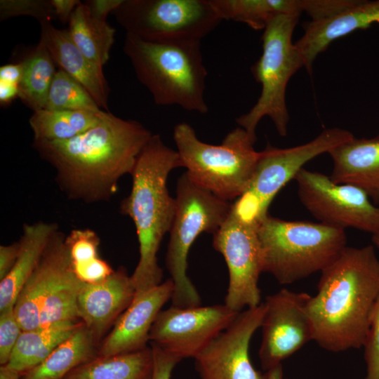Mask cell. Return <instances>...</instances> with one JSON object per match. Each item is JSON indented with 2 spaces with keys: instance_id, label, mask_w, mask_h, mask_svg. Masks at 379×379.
Here are the masks:
<instances>
[{
  "instance_id": "1",
  "label": "cell",
  "mask_w": 379,
  "mask_h": 379,
  "mask_svg": "<svg viewBox=\"0 0 379 379\" xmlns=\"http://www.w3.org/2000/svg\"><path fill=\"white\" fill-rule=\"evenodd\" d=\"M152 135L140 122L104 111L100 121L80 135L34 140L32 147L55 169V182L69 199L93 204L110 201Z\"/></svg>"
},
{
  "instance_id": "2",
  "label": "cell",
  "mask_w": 379,
  "mask_h": 379,
  "mask_svg": "<svg viewBox=\"0 0 379 379\" xmlns=\"http://www.w3.org/2000/svg\"><path fill=\"white\" fill-rule=\"evenodd\" d=\"M379 295V259L372 245L346 246L321 272L307 311L313 340L332 352L363 347Z\"/></svg>"
},
{
  "instance_id": "3",
  "label": "cell",
  "mask_w": 379,
  "mask_h": 379,
  "mask_svg": "<svg viewBox=\"0 0 379 379\" xmlns=\"http://www.w3.org/2000/svg\"><path fill=\"white\" fill-rule=\"evenodd\" d=\"M178 167L182 165L177 150L166 145L159 135L152 134L131 173V192L121 201L119 211L133 222L139 244V260L131 275L136 293L162 283L157 253L164 235L171 230L176 208L167 179Z\"/></svg>"
},
{
  "instance_id": "4",
  "label": "cell",
  "mask_w": 379,
  "mask_h": 379,
  "mask_svg": "<svg viewBox=\"0 0 379 379\" xmlns=\"http://www.w3.org/2000/svg\"><path fill=\"white\" fill-rule=\"evenodd\" d=\"M124 51L157 105L201 114L208 111L201 41L152 42L126 33Z\"/></svg>"
},
{
  "instance_id": "5",
  "label": "cell",
  "mask_w": 379,
  "mask_h": 379,
  "mask_svg": "<svg viewBox=\"0 0 379 379\" xmlns=\"http://www.w3.org/2000/svg\"><path fill=\"white\" fill-rule=\"evenodd\" d=\"M258 235L263 272L282 285L321 272L347 246L343 229L319 222L284 220L270 214L260 223Z\"/></svg>"
},
{
  "instance_id": "6",
  "label": "cell",
  "mask_w": 379,
  "mask_h": 379,
  "mask_svg": "<svg viewBox=\"0 0 379 379\" xmlns=\"http://www.w3.org/2000/svg\"><path fill=\"white\" fill-rule=\"evenodd\" d=\"M173 139L182 167L195 184L231 202L246 192L260 152L243 128H235L215 145L200 140L193 128L182 122L175 126Z\"/></svg>"
},
{
  "instance_id": "7",
  "label": "cell",
  "mask_w": 379,
  "mask_h": 379,
  "mask_svg": "<svg viewBox=\"0 0 379 379\" xmlns=\"http://www.w3.org/2000/svg\"><path fill=\"white\" fill-rule=\"evenodd\" d=\"M175 213L169 232L165 264L174 284L172 306L201 305V297L187 275L191 246L203 232L218 231L227 220L232 202L224 200L192 182L185 173L176 187Z\"/></svg>"
},
{
  "instance_id": "8",
  "label": "cell",
  "mask_w": 379,
  "mask_h": 379,
  "mask_svg": "<svg viewBox=\"0 0 379 379\" xmlns=\"http://www.w3.org/2000/svg\"><path fill=\"white\" fill-rule=\"evenodd\" d=\"M299 15H279L263 29L262 52L251 67L256 81L261 85L259 98L252 108L236 121L256 142V127L265 117L272 121L278 133L287 135L289 115L286 102L287 84L302 67V55L292 41Z\"/></svg>"
},
{
  "instance_id": "9",
  "label": "cell",
  "mask_w": 379,
  "mask_h": 379,
  "mask_svg": "<svg viewBox=\"0 0 379 379\" xmlns=\"http://www.w3.org/2000/svg\"><path fill=\"white\" fill-rule=\"evenodd\" d=\"M354 137L350 131L335 127L295 147L277 148L268 145L260 152L248 187L232 202L231 213L244 222L258 227L269 215L274 198L307 162Z\"/></svg>"
},
{
  "instance_id": "10",
  "label": "cell",
  "mask_w": 379,
  "mask_h": 379,
  "mask_svg": "<svg viewBox=\"0 0 379 379\" xmlns=\"http://www.w3.org/2000/svg\"><path fill=\"white\" fill-rule=\"evenodd\" d=\"M113 14L126 33L152 42L201 41L222 21L209 0H123Z\"/></svg>"
},
{
  "instance_id": "11",
  "label": "cell",
  "mask_w": 379,
  "mask_h": 379,
  "mask_svg": "<svg viewBox=\"0 0 379 379\" xmlns=\"http://www.w3.org/2000/svg\"><path fill=\"white\" fill-rule=\"evenodd\" d=\"M294 179L300 202L319 222L379 233V205L359 187L335 183L326 175L304 168Z\"/></svg>"
},
{
  "instance_id": "12",
  "label": "cell",
  "mask_w": 379,
  "mask_h": 379,
  "mask_svg": "<svg viewBox=\"0 0 379 379\" xmlns=\"http://www.w3.org/2000/svg\"><path fill=\"white\" fill-rule=\"evenodd\" d=\"M213 246L223 256L229 272L225 304L237 312L259 305L263 257L258 227L242 222L230 211L213 234Z\"/></svg>"
},
{
  "instance_id": "13",
  "label": "cell",
  "mask_w": 379,
  "mask_h": 379,
  "mask_svg": "<svg viewBox=\"0 0 379 379\" xmlns=\"http://www.w3.org/2000/svg\"><path fill=\"white\" fill-rule=\"evenodd\" d=\"M239 313L225 304L192 307L171 305L158 314L149 332V343L180 361L194 359Z\"/></svg>"
},
{
  "instance_id": "14",
  "label": "cell",
  "mask_w": 379,
  "mask_h": 379,
  "mask_svg": "<svg viewBox=\"0 0 379 379\" xmlns=\"http://www.w3.org/2000/svg\"><path fill=\"white\" fill-rule=\"evenodd\" d=\"M310 295L286 288L265 297L258 355L268 370L313 340V329L307 311Z\"/></svg>"
},
{
  "instance_id": "15",
  "label": "cell",
  "mask_w": 379,
  "mask_h": 379,
  "mask_svg": "<svg viewBox=\"0 0 379 379\" xmlns=\"http://www.w3.org/2000/svg\"><path fill=\"white\" fill-rule=\"evenodd\" d=\"M263 302L240 312L231 324L195 358L200 379H266L253 366L249 345L261 326Z\"/></svg>"
},
{
  "instance_id": "16",
  "label": "cell",
  "mask_w": 379,
  "mask_h": 379,
  "mask_svg": "<svg viewBox=\"0 0 379 379\" xmlns=\"http://www.w3.org/2000/svg\"><path fill=\"white\" fill-rule=\"evenodd\" d=\"M173 291V282L169 279L136 293L98 348V356L128 353L147 347L152 326L163 306L171 299Z\"/></svg>"
},
{
  "instance_id": "17",
  "label": "cell",
  "mask_w": 379,
  "mask_h": 379,
  "mask_svg": "<svg viewBox=\"0 0 379 379\" xmlns=\"http://www.w3.org/2000/svg\"><path fill=\"white\" fill-rule=\"evenodd\" d=\"M135 293L131 276L119 267L102 281L83 284L77 302L78 317L99 343L131 305Z\"/></svg>"
},
{
  "instance_id": "18",
  "label": "cell",
  "mask_w": 379,
  "mask_h": 379,
  "mask_svg": "<svg viewBox=\"0 0 379 379\" xmlns=\"http://www.w3.org/2000/svg\"><path fill=\"white\" fill-rule=\"evenodd\" d=\"M379 24V0H356L350 7L330 17L311 20L305 26L303 35L295 43L310 73L317 56L335 40L354 31Z\"/></svg>"
},
{
  "instance_id": "19",
  "label": "cell",
  "mask_w": 379,
  "mask_h": 379,
  "mask_svg": "<svg viewBox=\"0 0 379 379\" xmlns=\"http://www.w3.org/2000/svg\"><path fill=\"white\" fill-rule=\"evenodd\" d=\"M41 36L56 65L89 93L101 109L109 112V88L103 68L88 60L73 41L68 29L55 27L50 20L40 22Z\"/></svg>"
},
{
  "instance_id": "20",
  "label": "cell",
  "mask_w": 379,
  "mask_h": 379,
  "mask_svg": "<svg viewBox=\"0 0 379 379\" xmlns=\"http://www.w3.org/2000/svg\"><path fill=\"white\" fill-rule=\"evenodd\" d=\"M328 154L333 163L331 180L359 187L379 205V135L354 137Z\"/></svg>"
},
{
  "instance_id": "21",
  "label": "cell",
  "mask_w": 379,
  "mask_h": 379,
  "mask_svg": "<svg viewBox=\"0 0 379 379\" xmlns=\"http://www.w3.org/2000/svg\"><path fill=\"white\" fill-rule=\"evenodd\" d=\"M59 226L53 222L25 223L20 238V252L10 273L0 281V312L13 308L25 283L41 260Z\"/></svg>"
},
{
  "instance_id": "22",
  "label": "cell",
  "mask_w": 379,
  "mask_h": 379,
  "mask_svg": "<svg viewBox=\"0 0 379 379\" xmlns=\"http://www.w3.org/2000/svg\"><path fill=\"white\" fill-rule=\"evenodd\" d=\"M61 240L48 288L43 302L40 326L63 321H81L77 314V302L83 285L75 275L65 243Z\"/></svg>"
},
{
  "instance_id": "23",
  "label": "cell",
  "mask_w": 379,
  "mask_h": 379,
  "mask_svg": "<svg viewBox=\"0 0 379 379\" xmlns=\"http://www.w3.org/2000/svg\"><path fill=\"white\" fill-rule=\"evenodd\" d=\"M98 343L81 322L41 363L21 374V379H63L77 367L98 357Z\"/></svg>"
},
{
  "instance_id": "24",
  "label": "cell",
  "mask_w": 379,
  "mask_h": 379,
  "mask_svg": "<svg viewBox=\"0 0 379 379\" xmlns=\"http://www.w3.org/2000/svg\"><path fill=\"white\" fill-rule=\"evenodd\" d=\"M221 20L246 24L253 29H264L279 15H299L305 12L311 16L314 0H209Z\"/></svg>"
},
{
  "instance_id": "25",
  "label": "cell",
  "mask_w": 379,
  "mask_h": 379,
  "mask_svg": "<svg viewBox=\"0 0 379 379\" xmlns=\"http://www.w3.org/2000/svg\"><path fill=\"white\" fill-rule=\"evenodd\" d=\"M65 234L58 230L51 238L41 260L22 288L13 310L22 331L40 327V315L53 274L58 249Z\"/></svg>"
},
{
  "instance_id": "26",
  "label": "cell",
  "mask_w": 379,
  "mask_h": 379,
  "mask_svg": "<svg viewBox=\"0 0 379 379\" xmlns=\"http://www.w3.org/2000/svg\"><path fill=\"white\" fill-rule=\"evenodd\" d=\"M154 357L151 346L135 352L97 357L77 367L63 379H152Z\"/></svg>"
},
{
  "instance_id": "27",
  "label": "cell",
  "mask_w": 379,
  "mask_h": 379,
  "mask_svg": "<svg viewBox=\"0 0 379 379\" xmlns=\"http://www.w3.org/2000/svg\"><path fill=\"white\" fill-rule=\"evenodd\" d=\"M82 321H63L23 331L6 366L21 374L41 363Z\"/></svg>"
},
{
  "instance_id": "28",
  "label": "cell",
  "mask_w": 379,
  "mask_h": 379,
  "mask_svg": "<svg viewBox=\"0 0 379 379\" xmlns=\"http://www.w3.org/2000/svg\"><path fill=\"white\" fill-rule=\"evenodd\" d=\"M69 24V32L79 49L88 60L103 68L109 59L115 29L106 20L94 17L84 2L76 7Z\"/></svg>"
},
{
  "instance_id": "29",
  "label": "cell",
  "mask_w": 379,
  "mask_h": 379,
  "mask_svg": "<svg viewBox=\"0 0 379 379\" xmlns=\"http://www.w3.org/2000/svg\"><path fill=\"white\" fill-rule=\"evenodd\" d=\"M103 112L41 109L33 112L29 124L34 140H65L95 126Z\"/></svg>"
},
{
  "instance_id": "30",
  "label": "cell",
  "mask_w": 379,
  "mask_h": 379,
  "mask_svg": "<svg viewBox=\"0 0 379 379\" xmlns=\"http://www.w3.org/2000/svg\"><path fill=\"white\" fill-rule=\"evenodd\" d=\"M65 243L77 277L85 284L102 281L114 271L99 255L100 239L90 228H77L65 235Z\"/></svg>"
},
{
  "instance_id": "31",
  "label": "cell",
  "mask_w": 379,
  "mask_h": 379,
  "mask_svg": "<svg viewBox=\"0 0 379 379\" xmlns=\"http://www.w3.org/2000/svg\"><path fill=\"white\" fill-rule=\"evenodd\" d=\"M23 74L19 84V98L34 111L44 109L48 93L57 70L44 41L23 60Z\"/></svg>"
},
{
  "instance_id": "32",
  "label": "cell",
  "mask_w": 379,
  "mask_h": 379,
  "mask_svg": "<svg viewBox=\"0 0 379 379\" xmlns=\"http://www.w3.org/2000/svg\"><path fill=\"white\" fill-rule=\"evenodd\" d=\"M44 109L95 112L102 110L79 82L60 69L55 72Z\"/></svg>"
},
{
  "instance_id": "33",
  "label": "cell",
  "mask_w": 379,
  "mask_h": 379,
  "mask_svg": "<svg viewBox=\"0 0 379 379\" xmlns=\"http://www.w3.org/2000/svg\"><path fill=\"white\" fill-rule=\"evenodd\" d=\"M31 16L39 23L55 17L51 1L48 0H1L0 20L17 16Z\"/></svg>"
},
{
  "instance_id": "34",
  "label": "cell",
  "mask_w": 379,
  "mask_h": 379,
  "mask_svg": "<svg viewBox=\"0 0 379 379\" xmlns=\"http://www.w3.org/2000/svg\"><path fill=\"white\" fill-rule=\"evenodd\" d=\"M363 348L366 366L364 379H379V295L371 313Z\"/></svg>"
},
{
  "instance_id": "35",
  "label": "cell",
  "mask_w": 379,
  "mask_h": 379,
  "mask_svg": "<svg viewBox=\"0 0 379 379\" xmlns=\"http://www.w3.org/2000/svg\"><path fill=\"white\" fill-rule=\"evenodd\" d=\"M22 331L13 307L0 312V366L8 364Z\"/></svg>"
},
{
  "instance_id": "36",
  "label": "cell",
  "mask_w": 379,
  "mask_h": 379,
  "mask_svg": "<svg viewBox=\"0 0 379 379\" xmlns=\"http://www.w3.org/2000/svg\"><path fill=\"white\" fill-rule=\"evenodd\" d=\"M153 351L154 371L152 379H171L175 366L180 361L159 347L149 343Z\"/></svg>"
},
{
  "instance_id": "37",
  "label": "cell",
  "mask_w": 379,
  "mask_h": 379,
  "mask_svg": "<svg viewBox=\"0 0 379 379\" xmlns=\"http://www.w3.org/2000/svg\"><path fill=\"white\" fill-rule=\"evenodd\" d=\"M20 252L19 241L0 246V281L13 268Z\"/></svg>"
},
{
  "instance_id": "38",
  "label": "cell",
  "mask_w": 379,
  "mask_h": 379,
  "mask_svg": "<svg viewBox=\"0 0 379 379\" xmlns=\"http://www.w3.org/2000/svg\"><path fill=\"white\" fill-rule=\"evenodd\" d=\"M123 0H88L84 3L95 18L106 20L107 16L122 3Z\"/></svg>"
},
{
  "instance_id": "39",
  "label": "cell",
  "mask_w": 379,
  "mask_h": 379,
  "mask_svg": "<svg viewBox=\"0 0 379 379\" xmlns=\"http://www.w3.org/2000/svg\"><path fill=\"white\" fill-rule=\"evenodd\" d=\"M24 69L23 60L15 64H7L0 67V81L18 85Z\"/></svg>"
},
{
  "instance_id": "40",
  "label": "cell",
  "mask_w": 379,
  "mask_h": 379,
  "mask_svg": "<svg viewBox=\"0 0 379 379\" xmlns=\"http://www.w3.org/2000/svg\"><path fill=\"white\" fill-rule=\"evenodd\" d=\"M51 1L55 17L63 23L69 22L73 11L81 3L79 0H51Z\"/></svg>"
},
{
  "instance_id": "41",
  "label": "cell",
  "mask_w": 379,
  "mask_h": 379,
  "mask_svg": "<svg viewBox=\"0 0 379 379\" xmlns=\"http://www.w3.org/2000/svg\"><path fill=\"white\" fill-rule=\"evenodd\" d=\"M19 98V86L0 81V104L8 105Z\"/></svg>"
},
{
  "instance_id": "42",
  "label": "cell",
  "mask_w": 379,
  "mask_h": 379,
  "mask_svg": "<svg viewBox=\"0 0 379 379\" xmlns=\"http://www.w3.org/2000/svg\"><path fill=\"white\" fill-rule=\"evenodd\" d=\"M0 379H21V373L6 366H0Z\"/></svg>"
},
{
  "instance_id": "43",
  "label": "cell",
  "mask_w": 379,
  "mask_h": 379,
  "mask_svg": "<svg viewBox=\"0 0 379 379\" xmlns=\"http://www.w3.org/2000/svg\"><path fill=\"white\" fill-rule=\"evenodd\" d=\"M266 379H284L282 365H278L265 373Z\"/></svg>"
},
{
  "instance_id": "44",
  "label": "cell",
  "mask_w": 379,
  "mask_h": 379,
  "mask_svg": "<svg viewBox=\"0 0 379 379\" xmlns=\"http://www.w3.org/2000/svg\"><path fill=\"white\" fill-rule=\"evenodd\" d=\"M372 241L373 244L379 248V233L372 235Z\"/></svg>"
}]
</instances>
